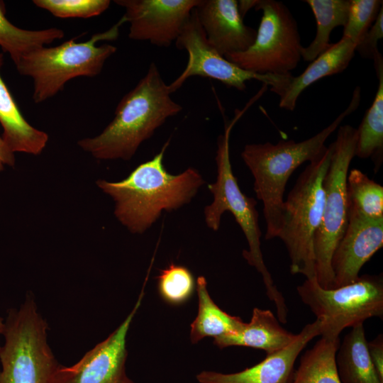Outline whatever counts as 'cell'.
Segmentation results:
<instances>
[{"instance_id": "23", "label": "cell", "mask_w": 383, "mask_h": 383, "mask_svg": "<svg viewBox=\"0 0 383 383\" xmlns=\"http://www.w3.org/2000/svg\"><path fill=\"white\" fill-rule=\"evenodd\" d=\"M340 338L322 337L301 356L290 383H341L335 355Z\"/></svg>"}, {"instance_id": "35", "label": "cell", "mask_w": 383, "mask_h": 383, "mask_svg": "<svg viewBox=\"0 0 383 383\" xmlns=\"http://www.w3.org/2000/svg\"><path fill=\"white\" fill-rule=\"evenodd\" d=\"M3 160H2V157H1V151H0V170H1L3 169Z\"/></svg>"}, {"instance_id": "9", "label": "cell", "mask_w": 383, "mask_h": 383, "mask_svg": "<svg viewBox=\"0 0 383 383\" xmlns=\"http://www.w3.org/2000/svg\"><path fill=\"white\" fill-rule=\"evenodd\" d=\"M297 294L321 323V335L339 338L371 318H383V277L364 274L355 282L333 289L321 287L316 277L306 279L296 287Z\"/></svg>"}, {"instance_id": "5", "label": "cell", "mask_w": 383, "mask_h": 383, "mask_svg": "<svg viewBox=\"0 0 383 383\" xmlns=\"http://www.w3.org/2000/svg\"><path fill=\"white\" fill-rule=\"evenodd\" d=\"M125 22L123 17L109 30L93 35L84 42L77 37L55 47L42 46L22 56L15 64L18 72L33 80V99L41 103L57 94L70 79L98 75L106 61L117 50L101 40H113Z\"/></svg>"}, {"instance_id": "32", "label": "cell", "mask_w": 383, "mask_h": 383, "mask_svg": "<svg viewBox=\"0 0 383 383\" xmlns=\"http://www.w3.org/2000/svg\"><path fill=\"white\" fill-rule=\"evenodd\" d=\"M0 151L4 164L13 166L15 163L14 155L8 149L1 138H0Z\"/></svg>"}, {"instance_id": "24", "label": "cell", "mask_w": 383, "mask_h": 383, "mask_svg": "<svg viewBox=\"0 0 383 383\" xmlns=\"http://www.w3.org/2000/svg\"><path fill=\"white\" fill-rule=\"evenodd\" d=\"M316 21V33L314 39L306 48L301 49V58L312 62L325 51L331 43L332 30L344 26L348 13L350 0H306Z\"/></svg>"}, {"instance_id": "31", "label": "cell", "mask_w": 383, "mask_h": 383, "mask_svg": "<svg viewBox=\"0 0 383 383\" xmlns=\"http://www.w3.org/2000/svg\"><path fill=\"white\" fill-rule=\"evenodd\" d=\"M367 350L378 377L383 381V335L382 333L367 342Z\"/></svg>"}, {"instance_id": "18", "label": "cell", "mask_w": 383, "mask_h": 383, "mask_svg": "<svg viewBox=\"0 0 383 383\" xmlns=\"http://www.w3.org/2000/svg\"><path fill=\"white\" fill-rule=\"evenodd\" d=\"M356 44L349 38L341 39L321 53L299 76L292 77L279 97V106L287 111L294 110L303 91L318 80L342 72L353 58Z\"/></svg>"}, {"instance_id": "4", "label": "cell", "mask_w": 383, "mask_h": 383, "mask_svg": "<svg viewBox=\"0 0 383 383\" xmlns=\"http://www.w3.org/2000/svg\"><path fill=\"white\" fill-rule=\"evenodd\" d=\"M248 106L249 105L246 106L244 110L235 111L234 118L225 123L224 132L218 138L215 157L217 177L215 182L208 184V189L213 194V199L204 208V219L208 228L217 231L224 212L229 211L232 213L248 244V250H243V257L248 265L255 267L261 274L266 294L275 306L277 319L280 323H285L288 316L285 299L275 285L262 256L260 241L262 233L258 224L257 201L240 190L230 160L229 142L231 130Z\"/></svg>"}, {"instance_id": "30", "label": "cell", "mask_w": 383, "mask_h": 383, "mask_svg": "<svg viewBox=\"0 0 383 383\" xmlns=\"http://www.w3.org/2000/svg\"><path fill=\"white\" fill-rule=\"evenodd\" d=\"M382 38L383 7L381 8L374 23L357 45L355 52H358L362 57L373 60L380 52L377 48V43Z\"/></svg>"}, {"instance_id": "8", "label": "cell", "mask_w": 383, "mask_h": 383, "mask_svg": "<svg viewBox=\"0 0 383 383\" xmlns=\"http://www.w3.org/2000/svg\"><path fill=\"white\" fill-rule=\"evenodd\" d=\"M357 138V128L343 125L339 126L336 140L330 145V164L323 179V214L313 240L316 278L324 289L333 288L331 258L348 223L347 176Z\"/></svg>"}, {"instance_id": "21", "label": "cell", "mask_w": 383, "mask_h": 383, "mask_svg": "<svg viewBox=\"0 0 383 383\" xmlns=\"http://www.w3.org/2000/svg\"><path fill=\"white\" fill-rule=\"evenodd\" d=\"M378 87L372 105L357 128L355 156L371 158L377 172L383 162V58L379 52L373 59Z\"/></svg>"}, {"instance_id": "34", "label": "cell", "mask_w": 383, "mask_h": 383, "mask_svg": "<svg viewBox=\"0 0 383 383\" xmlns=\"http://www.w3.org/2000/svg\"><path fill=\"white\" fill-rule=\"evenodd\" d=\"M5 328V323L3 322V318L0 316V334H3ZM1 347L0 346V350Z\"/></svg>"}, {"instance_id": "17", "label": "cell", "mask_w": 383, "mask_h": 383, "mask_svg": "<svg viewBox=\"0 0 383 383\" xmlns=\"http://www.w3.org/2000/svg\"><path fill=\"white\" fill-rule=\"evenodd\" d=\"M269 309L254 308L249 323H243L240 330L231 335L214 338L213 344L223 349L231 346L260 349L266 355L279 351L296 337L284 329Z\"/></svg>"}, {"instance_id": "27", "label": "cell", "mask_w": 383, "mask_h": 383, "mask_svg": "<svg viewBox=\"0 0 383 383\" xmlns=\"http://www.w3.org/2000/svg\"><path fill=\"white\" fill-rule=\"evenodd\" d=\"M158 292L165 301L179 305L193 294L195 284L190 270L184 266L170 264L157 277Z\"/></svg>"}, {"instance_id": "16", "label": "cell", "mask_w": 383, "mask_h": 383, "mask_svg": "<svg viewBox=\"0 0 383 383\" xmlns=\"http://www.w3.org/2000/svg\"><path fill=\"white\" fill-rule=\"evenodd\" d=\"M209 45L221 55L246 50L255 41L256 30L243 23L235 0H201L196 8Z\"/></svg>"}, {"instance_id": "2", "label": "cell", "mask_w": 383, "mask_h": 383, "mask_svg": "<svg viewBox=\"0 0 383 383\" xmlns=\"http://www.w3.org/2000/svg\"><path fill=\"white\" fill-rule=\"evenodd\" d=\"M170 95L168 84L152 62L145 75L121 99L104 130L78 145L97 159L130 160L167 118L182 111Z\"/></svg>"}, {"instance_id": "19", "label": "cell", "mask_w": 383, "mask_h": 383, "mask_svg": "<svg viewBox=\"0 0 383 383\" xmlns=\"http://www.w3.org/2000/svg\"><path fill=\"white\" fill-rule=\"evenodd\" d=\"M4 55L0 53V70ZM0 124L2 140L12 152L40 154L48 140L46 133L33 127L25 119L0 74Z\"/></svg>"}, {"instance_id": "14", "label": "cell", "mask_w": 383, "mask_h": 383, "mask_svg": "<svg viewBox=\"0 0 383 383\" xmlns=\"http://www.w3.org/2000/svg\"><path fill=\"white\" fill-rule=\"evenodd\" d=\"M383 246V218H371L349 208L348 223L331 258L333 288L349 284Z\"/></svg>"}, {"instance_id": "7", "label": "cell", "mask_w": 383, "mask_h": 383, "mask_svg": "<svg viewBox=\"0 0 383 383\" xmlns=\"http://www.w3.org/2000/svg\"><path fill=\"white\" fill-rule=\"evenodd\" d=\"M49 329L32 294L8 311L0 350V383H54L60 363L48 342Z\"/></svg>"}, {"instance_id": "28", "label": "cell", "mask_w": 383, "mask_h": 383, "mask_svg": "<svg viewBox=\"0 0 383 383\" xmlns=\"http://www.w3.org/2000/svg\"><path fill=\"white\" fill-rule=\"evenodd\" d=\"M382 7L380 0H350L343 37L357 45L375 21Z\"/></svg>"}, {"instance_id": "6", "label": "cell", "mask_w": 383, "mask_h": 383, "mask_svg": "<svg viewBox=\"0 0 383 383\" xmlns=\"http://www.w3.org/2000/svg\"><path fill=\"white\" fill-rule=\"evenodd\" d=\"M331 154L329 145L320 157L309 162L283 204L277 238L287 248L290 272L302 274L306 279L316 277L313 240L323 214V179Z\"/></svg>"}, {"instance_id": "12", "label": "cell", "mask_w": 383, "mask_h": 383, "mask_svg": "<svg viewBox=\"0 0 383 383\" xmlns=\"http://www.w3.org/2000/svg\"><path fill=\"white\" fill-rule=\"evenodd\" d=\"M147 276L133 309L119 326L75 364H60L54 383H135L126 374V342L131 325L145 296Z\"/></svg>"}, {"instance_id": "1", "label": "cell", "mask_w": 383, "mask_h": 383, "mask_svg": "<svg viewBox=\"0 0 383 383\" xmlns=\"http://www.w3.org/2000/svg\"><path fill=\"white\" fill-rule=\"evenodd\" d=\"M169 144L167 140L157 154L137 166L126 178L96 182L113 198L115 216L131 233L145 232L162 211L170 212L190 203L205 184L194 167L177 174L167 171L163 160Z\"/></svg>"}, {"instance_id": "11", "label": "cell", "mask_w": 383, "mask_h": 383, "mask_svg": "<svg viewBox=\"0 0 383 383\" xmlns=\"http://www.w3.org/2000/svg\"><path fill=\"white\" fill-rule=\"evenodd\" d=\"M175 43L179 50H185L188 52L189 59L182 74L168 84L171 94L179 89L188 78L199 76L216 79L240 91L246 89L247 81L255 79L270 86L271 91L279 96L292 77V74L276 75L254 73L226 60L208 43L199 21L196 8Z\"/></svg>"}, {"instance_id": "15", "label": "cell", "mask_w": 383, "mask_h": 383, "mask_svg": "<svg viewBox=\"0 0 383 383\" xmlns=\"http://www.w3.org/2000/svg\"><path fill=\"white\" fill-rule=\"evenodd\" d=\"M318 335L321 323L316 319L307 323L289 345L266 355L252 367L233 373L204 370L196 375V379L199 383H290L297 357L307 344Z\"/></svg>"}, {"instance_id": "33", "label": "cell", "mask_w": 383, "mask_h": 383, "mask_svg": "<svg viewBox=\"0 0 383 383\" xmlns=\"http://www.w3.org/2000/svg\"><path fill=\"white\" fill-rule=\"evenodd\" d=\"M257 0L254 1H238L240 14L243 18L250 9H255Z\"/></svg>"}, {"instance_id": "26", "label": "cell", "mask_w": 383, "mask_h": 383, "mask_svg": "<svg viewBox=\"0 0 383 383\" xmlns=\"http://www.w3.org/2000/svg\"><path fill=\"white\" fill-rule=\"evenodd\" d=\"M348 207L371 218H383V187L357 169L347 176Z\"/></svg>"}, {"instance_id": "3", "label": "cell", "mask_w": 383, "mask_h": 383, "mask_svg": "<svg viewBox=\"0 0 383 383\" xmlns=\"http://www.w3.org/2000/svg\"><path fill=\"white\" fill-rule=\"evenodd\" d=\"M360 87H356L348 107L327 127L313 137L301 142L281 140L276 144L267 142L246 145L241 157L254 178L253 189L263 203L266 240L277 238L287 182L304 162H313L327 150L325 143L341 122L359 106Z\"/></svg>"}, {"instance_id": "22", "label": "cell", "mask_w": 383, "mask_h": 383, "mask_svg": "<svg viewBox=\"0 0 383 383\" xmlns=\"http://www.w3.org/2000/svg\"><path fill=\"white\" fill-rule=\"evenodd\" d=\"M198 312L190 325V341L196 344L206 337L216 338L238 332L244 323L239 316L223 311L212 299L204 276L196 279Z\"/></svg>"}, {"instance_id": "13", "label": "cell", "mask_w": 383, "mask_h": 383, "mask_svg": "<svg viewBox=\"0 0 383 383\" xmlns=\"http://www.w3.org/2000/svg\"><path fill=\"white\" fill-rule=\"evenodd\" d=\"M125 9L129 38L167 48L175 42L201 0H116Z\"/></svg>"}, {"instance_id": "25", "label": "cell", "mask_w": 383, "mask_h": 383, "mask_svg": "<svg viewBox=\"0 0 383 383\" xmlns=\"http://www.w3.org/2000/svg\"><path fill=\"white\" fill-rule=\"evenodd\" d=\"M63 36V30L56 28L30 30L16 27L6 18L5 4L0 1V46L14 63L28 52Z\"/></svg>"}, {"instance_id": "29", "label": "cell", "mask_w": 383, "mask_h": 383, "mask_svg": "<svg viewBox=\"0 0 383 383\" xmlns=\"http://www.w3.org/2000/svg\"><path fill=\"white\" fill-rule=\"evenodd\" d=\"M33 3L58 18H90L109 6V0H34Z\"/></svg>"}, {"instance_id": "10", "label": "cell", "mask_w": 383, "mask_h": 383, "mask_svg": "<svg viewBox=\"0 0 383 383\" xmlns=\"http://www.w3.org/2000/svg\"><path fill=\"white\" fill-rule=\"evenodd\" d=\"M262 16L254 43L245 51L224 57L239 67L262 74L287 75L301 58L297 23L281 1L257 0L255 7Z\"/></svg>"}, {"instance_id": "20", "label": "cell", "mask_w": 383, "mask_h": 383, "mask_svg": "<svg viewBox=\"0 0 383 383\" xmlns=\"http://www.w3.org/2000/svg\"><path fill=\"white\" fill-rule=\"evenodd\" d=\"M335 362L341 383H383L370 360L363 324L353 327L345 335Z\"/></svg>"}]
</instances>
